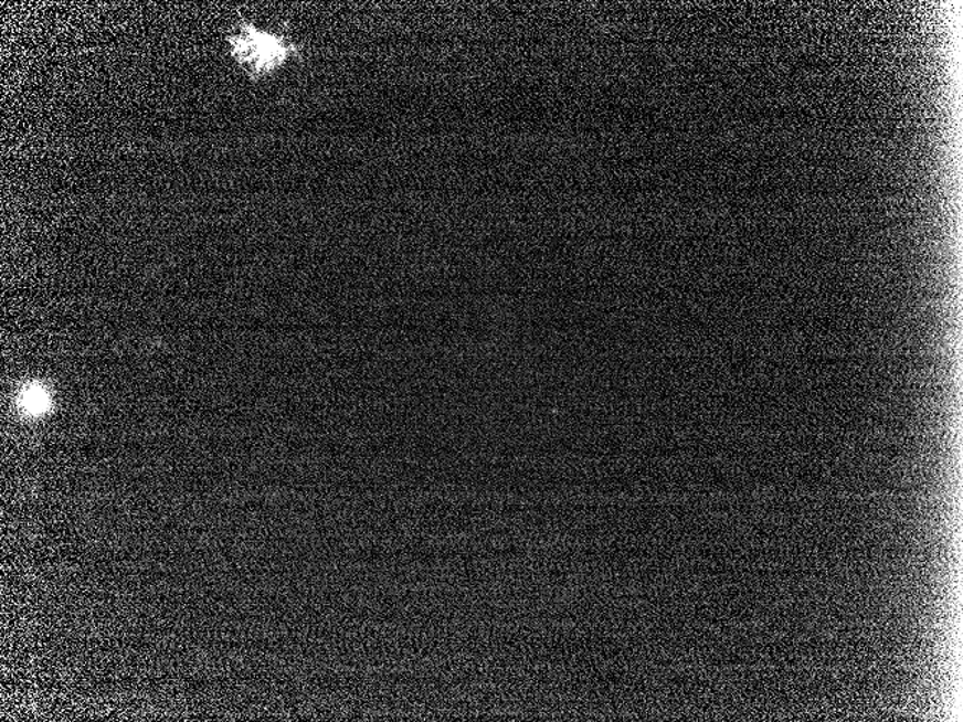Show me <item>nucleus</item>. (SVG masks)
<instances>
[{
    "label": "nucleus",
    "mask_w": 963,
    "mask_h": 722,
    "mask_svg": "<svg viewBox=\"0 0 963 722\" xmlns=\"http://www.w3.org/2000/svg\"><path fill=\"white\" fill-rule=\"evenodd\" d=\"M231 59L252 82L271 77L300 55L299 46L276 32L244 22L229 36Z\"/></svg>",
    "instance_id": "f257e3e1"
},
{
    "label": "nucleus",
    "mask_w": 963,
    "mask_h": 722,
    "mask_svg": "<svg viewBox=\"0 0 963 722\" xmlns=\"http://www.w3.org/2000/svg\"><path fill=\"white\" fill-rule=\"evenodd\" d=\"M50 405V396L41 385H31L23 391L21 396V407L23 412L38 415L45 412Z\"/></svg>",
    "instance_id": "f03ea898"
}]
</instances>
